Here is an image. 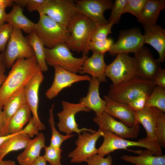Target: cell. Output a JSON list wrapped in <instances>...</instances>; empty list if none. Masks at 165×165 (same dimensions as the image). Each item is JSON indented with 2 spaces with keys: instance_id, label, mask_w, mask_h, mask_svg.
I'll list each match as a JSON object with an SVG mask.
<instances>
[{
  "instance_id": "52a82bcc",
  "label": "cell",
  "mask_w": 165,
  "mask_h": 165,
  "mask_svg": "<svg viewBox=\"0 0 165 165\" xmlns=\"http://www.w3.org/2000/svg\"><path fill=\"white\" fill-rule=\"evenodd\" d=\"M6 68L12 67L18 59L35 56L34 51L20 29L14 28L4 51L1 54Z\"/></svg>"
},
{
  "instance_id": "ab89813d",
  "label": "cell",
  "mask_w": 165,
  "mask_h": 165,
  "mask_svg": "<svg viewBox=\"0 0 165 165\" xmlns=\"http://www.w3.org/2000/svg\"><path fill=\"white\" fill-rule=\"evenodd\" d=\"M86 162L88 165H112L113 159L110 155L105 158L98 154H96L89 157Z\"/></svg>"
},
{
  "instance_id": "681fc988",
  "label": "cell",
  "mask_w": 165,
  "mask_h": 165,
  "mask_svg": "<svg viewBox=\"0 0 165 165\" xmlns=\"http://www.w3.org/2000/svg\"><path fill=\"white\" fill-rule=\"evenodd\" d=\"M6 68L1 54H0V75L4 74Z\"/></svg>"
},
{
  "instance_id": "ffe728a7",
  "label": "cell",
  "mask_w": 165,
  "mask_h": 165,
  "mask_svg": "<svg viewBox=\"0 0 165 165\" xmlns=\"http://www.w3.org/2000/svg\"><path fill=\"white\" fill-rule=\"evenodd\" d=\"M88 92L86 95L80 99V103L86 107L92 110L96 115H100L104 112L106 103L99 95L100 82L96 78H92L89 81Z\"/></svg>"
},
{
  "instance_id": "f1b7e54d",
  "label": "cell",
  "mask_w": 165,
  "mask_h": 165,
  "mask_svg": "<svg viewBox=\"0 0 165 165\" xmlns=\"http://www.w3.org/2000/svg\"><path fill=\"white\" fill-rule=\"evenodd\" d=\"M26 103L24 88L14 93L5 103L2 108L3 116L6 122L5 134L6 127L11 117L21 107Z\"/></svg>"
},
{
  "instance_id": "d590c367",
  "label": "cell",
  "mask_w": 165,
  "mask_h": 165,
  "mask_svg": "<svg viewBox=\"0 0 165 165\" xmlns=\"http://www.w3.org/2000/svg\"><path fill=\"white\" fill-rule=\"evenodd\" d=\"M147 0H127L122 14L129 13L138 18Z\"/></svg>"
},
{
  "instance_id": "f546056e",
  "label": "cell",
  "mask_w": 165,
  "mask_h": 165,
  "mask_svg": "<svg viewBox=\"0 0 165 165\" xmlns=\"http://www.w3.org/2000/svg\"><path fill=\"white\" fill-rule=\"evenodd\" d=\"M26 37L33 49L41 70L42 72L47 71L48 67L45 60V47L43 42L34 31L28 34Z\"/></svg>"
},
{
  "instance_id": "b9f144b4",
  "label": "cell",
  "mask_w": 165,
  "mask_h": 165,
  "mask_svg": "<svg viewBox=\"0 0 165 165\" xmlns=\"http://www.w3.org/2000/svg\"><path fill=\"white\" fill-rule=\"evenodd\" d=\"M39 129L35 125L33 119L32 117L28 124L22 129L21 132L26 134L30 138L33 137L35 135H38L39 133Z\"/></svg>"
},
{
  "instance_id": "4fadbf2b",
  "label": "cell",
  "mask_w": 165,
  "mask_h": 165,
  "mask_svg": "<svg viewBox=\"0 0 165 165\" xmlns=\"http://www.w3.org/2000/svg\"><path fill=\"white\" fill-rule=\"evenodd\" d=\"M96 116L93 120L103 131L110 132L124 139L137 138L138 135L140 124L136 121L133 126L129 127L105 112Z\"/></svg>"
},
{
  "instance_id": "f6af8a7d",
  "label": "cell",
  "mask_w": 165,
  "mask_h": 165,
  "mask_svg": "<svg viewBox=\"0 0 165 165\" xmlns=\"http://www.w3.org/2000/svg\"><path fill=\"white\" fill-rule=\"evenodd\" d=\"M6 122L3 116L2 109L0 108V136L6 135L5 130Z\"/></svg>"
},
{
  "instance_id": "db71d44e",
  "label": "cell",
  "mask_w": 165,
  "mask_h": 165,
  "mask_svg": "<svg viewBox=\"0 0 165 165\" xmlns=\"http://www.w3.org/2000/svg\"><path fill=\"white\" fill-rule=\"evenodd\" d=\"M6 77L5 74L0 75V88Z\"/></svg>"
},
{
  "instance_id": "5b68a950",
  "label": "cell",
  "mask_w": 165,
  "mask_h": 165,
  "mask_svg": "<svg viewBox=\"0 0 165 165\" xmlns=\"http://www.w3.org/2000/svg\"><path fill=\"white\" fill-rule=\"evenodd\" d=\"M39 15L34 31L45 48H51L66 43L69 35L67 28L46 15Z\"/></svg>"
},
{
  "instance_id": "6da1fadb",
  "label": "cell",
  "mask_w": 165,
  "mask_h": 165,
  "mask_svg": "<svg viewBox=\"0 0 165 165\" xmlns=\"http://www.w3.org/2000/svg\"><path fill=\"white\" fill-rule=\"evenodd\" d=\"M0 88V108L14 93L24 88L41 70L35 56L17 60Z\"/></svg>"
},
{
  "instance_id": "484cf974",
  "label": "cell",
  "mask_w": 165,
  "mask_h": 165,
  "mask_svg": "<svg viewBox=\"0 0 165 165\" xmlns=\"http://www.w3.org/2000/svg\"><path fill=\"white\" fill-rule=\"evenodd\" d=\"M31 118V111L27 104H25L10 119L5 129V135L20 132Z\"/></svg>"
},
{
  "instance_id": "d6a6232c",
  "label": "cell",
  "mask_w": 165,
  "mask_h": 165,
  "mask_svg": "<svg viewBox=\"0 0 165 165\" xmlns=\"http://www.w3.org/2000/svg\"><path fill=\"white\" fill-rule=\"evenodd\" d=\"M155 139L161 148L165 147V114L157 109L155 127Z\"/></svg>"
},
{
  "instance_id": "c3c4849f",
  "label": "cell",
  "mask_w": 165,
  "mask_h": 165,
  "mask_svg": "<svg viewBox=\"0 0 165 165\" xmlns=\"http://www.w3.org/2000/svg\"><path fill=\"white\" fill-rule=\"evenodd\" d=\"M46 162L43 156H40L31 165H46Z\"/></svg>"
},
{
  "instance_id": "277c9868",
  "label": "cell",
  "mask_w": 165,
  "mask_h": 165,
  "mask_svg": "<svg viewBox=\"0 0 165 165\" xmlns=\"http://www.w3.org/2000/svg\"><path fill=\"white\" fill-rule=\"evenodd\" d=\"M104 141L101 146L97 149V154L104 156L118 149H126L128 147H140L150 150L154 155H162V150L155 140L146 137L133 141L126 139L108 131H104Z\"/></svg>"
},
{
  "instance_id": "74e56055",
  "label": "cell",
  "mask_w": 165,
  "mask_h": 165,
  "mask_svg": "<svg viewBox=\"0 0 165 165\" xmlns=\"http://www.w3.org/2000/svg\"><path fill=\"white\" fill-rule=\"evenodd\" d=\"M127 0H116L113 3L108 22H112L114 24L120 21L122 11L127 2Z\"/></svg>"
},
{
  "instance_id": "ba28073f",
  "label": "cell",
  "mask_w": 165,
  "mask_h": 165,
  "mask_svg": "<svg viewBox=\"0 0 165 165\" xmlns=\"http://www.w3.org/2000/svg\"><path fill=\"white\" fill-rule=\"evenodd\" d=\"M105 75L113 85L137 76V66L134 57L129 56L128 54H118L114 60L107 65Z\"/></svg>"
},
{
  "instance_id": "44dd1931",
  "label": "cell",
  "mask_w": 165,
  "mask_h": 165,
  "mask_svg": "<svg viewBox=\"0 0 165 165\" xmlns=\"http://www.w3.org/2000/svg\"><path fill=\"white\" fill-rule=\"evenodd\" d=\"M106 66L104 54L93 52L92 55L86 60L79 72L81 74H88L92 78H97L100 82H105Z\"/></svg>"
},
{
  "instance_id": "83f0119b",
  "label": "cell",
  "mask_w": 165,
  "mask_h": 165,
  "mask_svg": "<svg viewBox=\"0 0 165 165\" xmlns=\"http://www.w3.org/2000/svg\"><path fill=\"white\" fill-rule=\"evenodd\" d=\"M121 159L136 165H165V156H156L149 149H146L140 152L139 155L132 156L124 155Z\"/></svg>"
},
{
  "instance_id": "7c38bea8",
  "label": "cell",
  "mask_w": 165,
  "mask_h": 165,
  "mask_svg": "<svg viewBox=\"0 0 165 165\" xmlns=\"http://www.w3.org/2000/svg\"><path fill=\"white\" fill-rule=\"evenodd\" d=\"M103 135V131L99 129L94 133L84 131L82 134H79L75 142L76 147L68 156L71 158V162L79 163L86 162L90 156L97 154L96 143Z\"/></svg>"
},
{
  "instance_id": "3957f363",
  "label": "cell",
  "mask_w": 165,
  "mask_h": 165,
  "mask_svg": "<svg viewBox=\"0 0 165 165\" xmlns=\"http://www.w3.org/2000/svg\"><path fill=\"white\" fill-rule=\"evenodd\" d=\"M156 85L153 80L138 75L116 85H111L107 95L118 102L127 104L144 94H150Z\"/></svg>"
},
{
  "instance_id": "e575fe53",
  "label": "cell",
  "mask_w": 165,
  "mask_h": 165,
  "mask_svg": "<svg viewBox=\"0 0 165 165\" xmlns=\"http://www.w3.org/2000/svg\"><path fill=\"white\" fill-rule=\"evenodd\" d=\"M113 41L111 38L102 40L91 41L89 48L93 52L103 54L109 51L113 44Z\"/></svg>"
},
{
  "instance_id": "816d5d0a",
  "label": "cell",
  "mask_w": 165,
  "mask_h": 165,
  "mask_svg": "<svg viewBox=\"0 0 165 165\" xmlns=\"http://www.w3.org/2000/svg\"><path fill=\"white\" fill-rule=\"evenodd\" d=\"M0 165H16L14 161L11 160H3L0 162Z\"/></svg>"
},
{
  "instance_id": "9c48e42d",
  "label": "cell",
  "mask_w": 165,
  "mask_h": 165,
  "mask_svg": "<svg viewBox=\"0 0 165 165\" xmlns=\"http://www.w3.org/2000/svg\"><path fill=\"white\" fill-rule=\"evenodd\" d=\"M37 11L66 28L77 13L73 0H45Z\"/></svg>"
},
{
  "instance_id": "30bf717a",
  "label": "cell",
  "mask_w": 165,
  "mask_h": 165,
  "mask_svg": "<svg viewBox=\"0 0 165 165\" xmlns=\"http://www.w3.org/2000/svg\"><path fill=\"white\" fill-rule=\"evenodd\" d=\"M61 103L63 109L57 114L59 120L57 125L60 131L66 134H71L74 132L79 134L84 131L92 134L96 132L91 129H79L75 121V116L77 113L82 111L90 112L91 110L80 102L75 104L62 101Z\"/></svg>"
},
{
  "instance_id": "f907efd6",
  "label": "cell",
  "mask_w": 165,
  "mask_h": 165,
  "mask_svg": "<svg viewBox=\"0 0 165 165\" xmlns=\"http://www.w3.org/2000/svg\"><path fill=\"white\" fill-rule=\"evenodd\" d=\"M27 0H13L14 4L22 8L26 7Z\"/></svg>"
},
{
  "instance_id": "2e32d148",
  "label": "cell",
  "mask_w": 165,
  "mask_h": 165,
  "mask_svg": "<svg viewBox=\"0 0 165 165\" xmlns=\"http://www.w3.org/2000/svg\"><path fill=\"white\" fill-rule=\"evenodd\" d=\"M42 72L41 70L38 72L24 87L27 104L32 114L34 124L39 130L46 129L38 113L39 88L44 80Z\"/></svg>"
},
{
  "instance_id": "ee69618b",
  "label": "cell",
  "mask_w": 165,
  "mask_h": 165,
  "mask_svg": "<svg viewBox=\"0 0 165 165\" xmlns=\"http://www.w3.org/2000/svg\"><path fill=\"white\" fill-rule=\"evenodd\" d=\"M45 0H27L26 7L29 12L37 11Z\"/></svg>"
},
{
  "instance_id": "60d3db41",
  "label": "cell",
  "mask_w": 165,
  "mask_h": 165,
  "mask_svg": "<svg viewBox=\"0 0 165 165\" xmlns=\"http://www.w3.org/2000/svg\"><path fill=\"white\" fill-rule=\"evenodd\" d=\"M149 94L141 95L130 101L127 104L134 112L141 110L145 106L146 101Z\"/></svg>"
},
{
  "instance_id": "cb8c5ba5",
  "label": "cell",
  "mask_w": 165,
  "mask_h": 165,
  "mask_svg": "<svg viewBox=\"0 0 165 165\" xmlns=\"http://www.w3.org/2000/svg\"><path fill=\"white\" fill-rule=\"evenodd\" d=\"M12 6L10 11L7 14L6 22L27 34L31 33L34 31L35 23L24 15L22 8L14 4Z\"/></svg>"
},
{
  "instance_id": "ac0fdd59",
  "label": "cell",
  "mask_w": 165,
  "mask_h": 165,
  "mask_svg": "<svg viewBox=\"0 0 165 165\" xmlns=\"http://www.w3.org/2000/svg\"><path fill=\"white\" fill-rule=\"evenodd\" d=\"M143 26L145 43L150 45L157 51V60L160 63L163 62L165 60V29L156 24Z\"/></svg>"
},
{
  "instance_id": "7bdbcfd3",
  "label": "cell",
  "mask_w": 165,
  "mask_h": 165,
  "mask_svg": "<svg viewBox=\"0 0 165 165\" xmlns=\"http://www.w3.org/2000/svg\"><path fill=\"white\" fill-rule=\"evenodd\" d=\"M153 80L156 85L165 88V70L160 69L155 75Z\"/></svg>"
},
{
  "instance_id": "603a6c76",
  "label": "cell",
  "mask_w": 165,
  "mask_h": 165,
  "mask_svg": "<svg viewBox=\"0 0 165 165\" xmlns=\"http://www.w3.org/2000/svg\"><path fill=\"white\" fill-rule=\"evenodd\" d=\"M165 7L164 0H147L138 21L143 26L156 24L160 11Z\"/></svg>"
},
{
  "instance_id": "8d00e7d4",
  "label": "cell",
  "mask_w": 165,
  "mask_h": 165,
  "mask_svg": "<svg viewBox=\"0 0 165 165\" xmlns=\"http://www.w3.org/2000/svg\"><path fill=\"white\" fill-rule=\"evenodd\" d=\"M113 24L112 22H108L104 24L97 26L92 34L91 41L102 40L107 38L108 35L112 32Z\"/></svg>"
},
{
  "instance_id": "f5cc1de1",
  "label": "cell",
  "mask_w": 165,
  "mask_h": 165,
  "mask_svg": "<svg viewBox=\"0 0 165 165\" xmlns=\"http://www.w3.org/2000/svg\"><path fill=\"white\" fill-rule=\"evenodd\" d=\"M14 134H9L0 136V146L6 140L13 136Z\"/></svg>"
},
{
  "instance_id": "4316f807",
  "label": "cell",
  "mask_w": 165,
  "mask_h": 165,
  "mask_svg": "<svg viewBox=\"0 0 165 165\" xmlns=\"http://www.w3.org/2000/svg\"><path fill=\"white\" fill-rule=\"evenodd\" d=\"M26 134L21 131L14 134L0 146V162L9 153L24 148L31 140Z\"/></svg>"
},
{
  "instance_id": "5bb4252c",
  "label": "cell",
  "mask_w": 165,
  "mask_h": 165,
  "mask_svg": "<svg viewBox=\"0 0 165 165\" xmlns=\"http://www.w3.org/2000/svg\"><path fill=\"white\" fill-rule=\"evenodd\" d=\"M76 12L92 20L97 26L107 23L104 13L112 9L113 2L111 0H75Z\"/></svg>"
},
{
  "instance_id": "8992f818",
  "label": "cell",
  "mask_w": 165,
  "mask_h": 165,
  "mask_svg": "<svg viewBox=\"0 0 165 165\" xmlns=\"http://www.w3.org/2000/svg\"><path fill=\"white\" fill-rule=\"evenodd\" d=\"M70 50L66 43L51 48H45V60L47 65L53 67L57 66L75 74L79 72L88 56L83 55L81 57H76Z\"/></svg>"
},
{
  "instance_id": "4dcf8cb0",
  "label": "cell",
  "mask_w": 165,
  "mask_h": 165,
  "mask_svg": "<svg viewBox=\"0 0 165 165\" xmlns=\"http://www.w3.org/2000/svg\"><path fill=\"white\" fill-rule=\"evenodd\" d=\"M145 106L156 108L165 112V88L156 85L148 96Z\"/></svg>"
},
{
  "instance_id": "9a60e30c",
  "label": "cell",
  "mask_w": 165,
  "mask_h": 165,
  "mask_svg": "<svg viewBox=\"0 0 165 165\" xmlns=\"http://www.w3.org/2000/svg\"><path fill=\"white\" fill-rule=\"evenodd\" d=\"M53 82L45 93L49 99L54 98L64 88L71 87L74 83L82 81H89L91 78L88 75H79L56 66Z\"/></svg>"
},
{
  "instance_id": "bcb514c9",
  "label": "cell",
  "mask_w": 165,
  "mask_h": 165,
  "mask_svg": "<svg viewBox=\"0 0 165 165\" xmlns=\"http://www.w3.org/2000/svg\"><path fill=\"white\" fill-rule=\"evenodd\" d=\"M14 4L13 0H0V9H6L13 6Z\"/></svg>"
},
{
  "instance_id": "1f68e13d",
  "label": "cell",
  "mask_w": 165,
  "mask_h": 165,
  "mask_svg": "<svg viewBox=\"0 0 165 165\" xmlns=\"http://www.w3.org/2000/svg\"><path fill=\"white\" fill-rule=\"evenodd\" d=\"M54 104L52 105L51 108L49 110L50 118L49 123L52 131V136L50 139V146L56 148H61L62 143L66 140L73 137L75 136L73 134H61L57 130L55 127L54 119L53 110Z\"/></svg>"
},
{
  "instance_id": "f35d334b",
  "label": "cell",
  "mask_w": 165,
  "mask_h": 165,
  "mask_svg": "<svg viewBox=\"0 0 165 165\" xmlns=\"http://www.w3.org/2000/svg\"><path fill=\"white\" fill-rule=\"evenodd\" d=\"M14 28L11 25L7 23L0 27V52L2 53L5 50Z\"/></svg>"
},
{
  "instance_id": "d6986e66",
  "label": "cell",
  "mask_w": 165,
  "mask_h": 165,
  "mask_svg": "<svg viewBox=\"0 0 165 165\" xmlns=\"http://www.w3.org/2000/svg\"><path fill=\"white\" fill-rule=\"evenodd\" d=\"M103 97L106 103L105 112L118 119L128 127L134 125L135 122L134 111L127 104L116 101L107 95Z\"/></svg>"
},
{
  "instance_id": "836d02e7",
  "label": "cell",
  "mask_w": 165,
  "mask_h": 165,
  "mask_svg": "<svg viewBox=\"0 0 165 165\" xmlns=\"http://www.w3.org/2000/svg\"><path fill=\"white\" fill-rule=\"evenodd\" d=\"M44 148L45 153L43 156L46 162H48L50 165H62L61 163L62 150L61 148L49 145L46 146Z\"/></svg>"
},
{
  "instance_id": "8fae6325",
  "label": "cell",
  "mask_w": 165,
  "mask_h": 165,
  "mask_svg": "<svg viewBox=\"0 0 165 165\" xmlns=\"http://www.w3.org/2000/svg\"><path fill=\"white\" fill-rule=\"evenodd\" d=\"M144 44V35L140 28H134L121 31L117 41L113 43L108 52L112 56L119 53H135L143 47Z\"/></svg>"
},
{
  "instance_id": "7402d4cb",
  "label": "cell",
  "mask_w": 165,
  "mask_h": 165,
  "mask_svg": "<svg viewBox=\"0 0 165 165\" xmlns=\"http://www.w3.org/2000/svg\"><path fill=\"white\" fill-rule=\"evenodd\" d=\"M45 138L42 133H39L31 140L24 150L17 157L20 165H31L40 156L41 150L46 146Z\"/></svg>"
},
{
  "instance_id": "7a4b0ae2",
  "label": "cell",
  "mask_w": 165,
  "mask_h": 165,
  "mask_svg": "<svg viewBox=\"0 0 165 165\" xmlns=\"http://www.w3.org/2000/svg\"><path fill=\"white\" fill-rule=\"evenodd\" d=\"M97 26L88 17L77 13L67 27L69 35L66 43L70 50L87 55L91 36Z\"/></svg>"
},
{
  "instance_id": "d4e9b609",
  "label": "cell",
  "mask_w": 165,
  "mask_h": 165,
  "mask_svg": "<svg viewBox=\"0 0 165 165\" xmlns=\"http://www.w3.org/2000/svg\"><path fill=\"white\" fill-rule=\"evenodd\" d=\"M156 110V108L145 106L141 110L134 111L135 121L143 125L146 132V137L152 140H155L154 130Z\"/></svg>"
},
{
  "instance_id": "e0dca14e",
  "label": "cell",
  "mask_w": 165,
  "mask_h": 165,
  "mask_svg": "<svg viewBox=\"0 0 165 165\" xmlns=\"http://www.w3.org/2000/svg\"><path fill=\"white\" fill-rule=\"evenodd\" d=\"M134 57L137 66L138 75L153 80L161 68L160 63L155 59L151 52L146 47H143L135 53Z\"/></svg>"
},
{
  "instance_id": "7dc6e473",
  "label": "cell",
  "mask_w": 165,
  "mask_h": 165,
  "mask_svg": "<svg viewBox=\"0 0 165 165\" xmlns=\"http://www.w3.org/2000/svg\"><path fill=\"white\" fill-rule=\"evenodd\" d=\"M7 14L5 9H0V27L5 23Z\"/></svg>"
}]
</instances>
